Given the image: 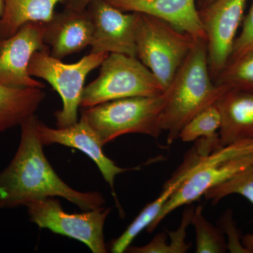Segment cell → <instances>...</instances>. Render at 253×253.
I'll return each instance as SVG.
<instances>
[{
	"instance_id": "obj_1",
	"label": "cell",
	"mask_w": 253,
	"mask_h": 253,
	"mask_svg": "<svg viewBox=\"0 0 253 253\" xmlns=\"http://www.w3.org/2000/svg\"><path fill=\"white\" fill-rule=\"evenodd\" d=\"M36 114L21 123V139L14 157L0 173V210L26 206L49 197L63 198L83 211L103 207L99 192H81L68 186L46 159L38 135Z\"/></svg>"
},
{
	"instance_id": "obj_2",
	"label": "cell",
	"mask_w": 253,
	"mask_h": 253,
	"mask_svg": "<svg viewBox=\"0 0 253 253\" xmlns=\"http://www.w3.org/2000/svg\"><path fill=\"white\" fill-rule=\"evenodd\" d=\"M208 66L207 45L196 39L167 89L168 97L161 117L168 144L179 138L182 128L194 116L216 102L227 86L213 83Z\"/></svg>"
},
{
	"instance_id": "obj_3",
	"label": "cell",
	"mask_w": 253,
	"mask_h": 253,
	"mask_svg": "<svg viewBox=\"0 0 253 253\" xmlns=\"http://www.w3.org/2000/svg\"><path fill=\"white\" fill-rule=\"evenodd\" d=\"M253 166V139L228 145L208 156H200L193 151L177 171L186 173V177L148 226V232L154 231L176 208L194 202L208 190Z\"/></svg>"
},
{
	"instance_id": "obj_4",
	"label": "cell",
	"mask_w": 253,
	"mask_h": 253,
	"mask_svg": "<svg viewBox=\"0 0 253 253\" xmlns=\"http://www.w3.org/2000/svg\"><path fill=\"white\" fill-rule=\"evenodd\" d=\"M168 92L153 96H133L84 108L82 116L92 126L102 144L119 136L141 134L157 139Z\"/></svg>"
},
{
	"instance_id": "obj_5",
	"label": "cell",
	"mask_w": 253,
	"mask_h": 253,
	"mask_svg": "<svg viewBox=\"0 0 253 253\" xmlns=\"http://www.w3.org/2000/svg\"><path fill=\"white\" fill-rule=\"evenodd\" d=\"M196 40L163 20L139 14L136 29V58L166 91Z\"/></svg>"
},
{
	"instance_id": "obj_6",
	"label": "cell",
	"mask_w": 253,
	"mask_h": 253,
	"mask_svg": "<svg viewBox=\"0 0 253 253\" xmlns=\"http://www.w3.org/2000/svg\"><path fill=\"white\" fill-rule=\"evenodd\" d=\"M165 91L137 58L111 53L100 66L99 76L84 86L81 106L84 109L124 98L157 96Z\"/></svg>"
},
{
	"instance_id": "obj_7",
	"label": "cell",
	"mask_w": 253,
	"mask_h": 253,
	"mask_svg": "<svg viewBox=\"0 0 253 253\" xmlns=\"http://www.w3.org/2000/svg\"><path fill=\"white\" fill-rule=\"evenodd\" d=\"M109 54L90 53L78 62L68 64L51 56L49 48L33 54L28 65L30 76L47 82L62 99V109L54 114L56 127H67L78 122L86 76L99 67Z\"/></svg>"
},
{
	"instance_id": "obj_8",
	"label": "cell",
	"mask_w": 253,
	"mask_h": 253,
	"mask_svg": "<svg viewBox=\"0 0 253 253\" xmlns=\"http://www.w3.org/2000/svg\"><path fill=\"white\" fill-rule=\"evenodd\" d=\"M26 206L30 220L40 228L81 241L93 253H107L104 226L111 208L101 207L70 214L63 209L56 197L32 201Z\"/></svg>"
},
{
	"instance_id": "obj_9",
	"label": "cell",
	"mask_w": 253,
	"mask_h": 253,
	"mask_svg": "<svg viewBox=\"0 0 253 253\" xmlns=\"http://www.w3.org/2000/svg\"><path fill=\"white\" fill-rule=\"evenodd\" d=\"M247 0H213L200 12L206 36L208 61L215 81L230 58Z\"/></svg>"
},
{
	"instance_id": "obj_10",
	"label": "cell",
	"mask_w": 253,
	"mask_h": 253,
	"mask_svg": "<svg viewBox=\"0 0 253 253\" xmlns=\"http://www.w3.org/2000/svg\"><path fill=\"white\" fill-rule=\"evenodd\" d=\"M86 10L93 23L90 53H116L136 57L139 13L123 11L107 0H93Z\"/></svg>"
},
{
	"instance_id": "obj_11",
	"label": "cell",
	"mask_w": 253,
	"mask_h": 253,
	"mask_svg": "<svg viewBox=\"0 0 253 253\" xmlns=\"http://www.w3.org/2000/svg\"><path fill=\"white\" fill-rule=\"evenodd\" d=\"M45 23L30 22L16 34L0 40V84L44 89L41 82L28 73V65L37 51L49 48L44 42Z\"/></svg>"
},
{
	"instance_id": "obj_12",
	"label": "cell",
	"mask_w": 253,
	"mask_h": 253,
	"mask_svg": "<svg viewBox=\"0 0 253 253\" xmlns=\"http://www.w3.org/2000/svg\"><path fill=\"white\" fill-rule=\"evenodd\" d=\"M38 135L43 146L50 144H61L80 150L91 158L102 174L104 180L112 189L113 196L116 201L120 213H123L122 208L116 196L114 189L115 178L118 174L128 170L139 168H122L116 166L103 151L104 145L100 141L99 136L92 126L81 116L77 123L67 127L56 129L49 127L40 121L37 123Z\"/></svg>"
},
{
	"instance_id": "obj_13",
	"label": "cell",
	"mask_w": 253,
	"mask_h": 253,
	"mask_svg": "<svg viewBox=\"0 0 253 253\" xmlns=\"http://www.w3.org/2000/svg\"><path fill=\"white\" fill-rule=\"evenodd\" d=\"M92 36V20L87 10L65 8L45 23L44 42L51 47V56L61 60L90 46Z\"/></svg>"
},
{
	"instance_id": "obj_14",
	"label": "cell",
	"mask_w": 253,
	"mask_h": 253,
	"mask_svg": "<svg viewBox=\"0 0 253 253\" xmlns=\"http://www.w3.org/2000/svg\"><path fill=\"white\" fill-rule=\"evenodd\" d=\"M126 12L160 18L195 39L206 41V33L195 0H107Z\"/></svg>"
},
{
	"instance_id": "obj_15",
	"label": "cell",
	"mask_w": 253,
	"mask_h": 253,
	"mask_svg": "<svg viewBox=\"0 0 253 253\" xmlns=\"http://www.w3.org/2000/svg\"><path fill=\"white\" fill-rule=\"evenodd\" d=\"M215 104L221 116L222 147L253 139V91L227 88Z\"/></svg>"
},
{
	"instance_id": "obj_16",
	"label": "cell",
	"mask_w": 253,
	"mask_h": 253,
	"mask_svg": "<svg viewBox=\"0 0 253 253\" xmlns=\"http://www.w3.org/2000/svg\"><path fill=\"white\" fill-rule=\"evenodd\" d=\"M45 97L41 88L0 84V132L21 126L36 113Z\"/></svg>"
},
{
	"instance_id": "obj_17",
	"label": "cell",
	"mask_w": 253,
	"mask_h": 253,
	"mask_svg": "<svg viewBox=\"0 0 253 253\" xmlns=\"http://www.w3.org/2000/svg\"><path fill=\"white\" fill-rule=\"evenodd\" d=\"M4 10L0 17V40L16 34L30 22L48 23L55 14V8L66 0H3Z\"/></svg>"
},
{
	"instance_id": "obj_18",
	"label": "cell",
	"mask_w": 253,
	"mask_h": 253,
	"mask_svg": "<svg viewBox=\"0 0 253 253\" xmlns=\"http://www.w3.org/2000/svg\"><path fill=\"white\" fill-rule=\"evenodd\" d=\"M221 116L215 103L194 116L184 127L179 138L184 142L197 140L194 151L208 156L222 148L219 140Z\"/></svg>"
},
{
	"instance_id": "obj_19",
	"label": "cell",
	"mask_w": 253,
	"mask_h": 253,
	"mask_svg": "<svg viewBox=\"0 0 253 253\" xmlns=\"http://www.w3.org/2000/svg\"><path fill=\"white\" fill-rule=\"evenodd\" d=\"M186 176L184 174H174L169 181L165 184L162 194L158 196L151 204H148L134 219V221L126 228V230L118 239L113 241L111 246V252L123 253L126 252V249L131 246V243L136 236L144 230L147 229L158 217L161 209L170 198L175 190L180 186Z\"/></svg>"
},
{
	"instance_id": "obj_20",
	"label": "cell",
	"mask_w": 253,
	"mask_h": 253,
	"mask_svg": "<svg viewBox=\"0 0 253 253\" xmlns=\"http://www.w3.org/2000/svg\"><path fill=\"white\" fill-rule=\"evenodd\" d=\"M232 194L241 195L253 204V166L208 190L204 196L206 200L216 204L226 196ZM241 242L249 253H253V233L243 236Z\"/></svg>"
},
{
	"instance_id": "obj_21",
	"label": "cell",
	"mask_w": 253,
	"mask_h": 253,
	"mask_svg": "<svg viewBox=\"0 0 253 253\" xmlns=\"http://www.w3.org/2000/svg\"><path fill=\"white\" fill-rule=\"evenodd\" d=\"M203 207L199 205L195 210L191 224L196 233V251L198 253L226 252L227 244L222 231L207 221L203 214Z\"/></svg>"
},
{
	"instance_id": "obj_22",
	"label": "cell",
	"mask_w": 253,
	"mask_h": 253,
	"mask_svg": "<svg viewBox=\"0 0 253 253\" xmlns=\"http://www.w3.org/2000/svg\"><path fill=\"white\" fill-rule=\"evenodd\" d=\"M214 83L229 88L253 91V51L229 61Z\"/></svg>"
},
{
	"instance_id": "obj_23",
	"label": "cell",
	"mask_w": 253,
	"mask_h": 253,
	"mask_svg": "<svg viewBox=\"0 0 253 253\" xmlns=\"http://www.w3.org/2000/svg\"><path fill=\"white\" fill-rule=\"evenodd\" d=\"M242 23V30L236 37L229 61L253 51V0H251L249 14L245 16Z\"/></svg>"
},
{
	"instance_id": "obj_24",
	"label": "cell",
	"mask_w": 253,
	"mask_h": 253,
	"mask_svg": "<svg viewBox=\"0 0 253 253\" xmlns=\"http://www.w3.org/2000/svg\"><path fill=\"white\" fill-rule=\"evenodd\" d=\"M194 212V208H186L179 229L175 231H168L171 239L169 245L170 253H184L189 249L190 244L186 243V229L188 226L191 224Z\"/></svg>"
},
{
	"instance_id": "obj_25",
	"label": "cell",
	"mask_w": 253,
	"mask_h": 253,
	"mask_svg": "<svg viewBox=\"0 0 253 253\" xmlns=\"http://www.w3.org/2000/svg\"><path fill=\"white\" fill-rule=\"evenodd\" d=\"M222 226L228 235L227 249L231 253H249L241 242V236L236 221L233 219L232 212L227 211L222 217Z\"/></svg>"
},
{
	"instance_id": "obj_26",
	"label": "cell",
	"mask_w": 253,
	"mask_h": 253,
	"mask_svg": "<svg viewBox=\"0 0 253 253\" xmlns=\"http://www.w3.org/2000/svg\"><path fill=\"white\" fill-rule=\"evenodd\" d=\"M93 0H66L64 2L65 8L83 11L87 8Z\"/></svg>"
},
{
	"instance_id": "obj_27",
	"label": "cell",
	"mask_w": 253,
	"mask_h": 253,
	"mask_svg": "<svg viewBox=\"0 0 253 253\" xmlns=\"http://www.w3.org/2000/svg\"><path fill=\"white\" fill-rule=\"evenodd\" d=\"M3 10H4V1L0 0V17L2 15Z\"/></svg>"
},
{
	"instance_id": "obj_28",
	"label": "cell",
	"mask_w": 253,
	"mask_h": 253,
	"mask_svg": "<svg viewBox=\"0 0 253 253\" xmlns=\"http://www.w3.org/2000/svg\"><path fill=\"white\" fill-rule=\"evenodd\" d=\"M213 0H204V6H207L208 4H209L210 3L212 2Z\"/></svg>"
}]
</instances>
